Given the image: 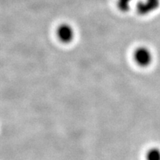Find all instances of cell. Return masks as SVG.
Listing matches in <instances>:
<instances>
[{
	"mask_svg": "<svg viewBox=\"0 0 160 160\" xmlns=\"http://www.w3.org/2000/svg\"><path fill=\"white\" fill-rule=\"evenodd\" d=\"M57 36L62 42L70 43L74 38V29L68 23H62L57 27Z\"/></svg>",
	"mask_w": 160,
	"mask_h": 160,
	"instance_id": "6da1fadb",
	"label": "cell"
},
{
	"mask_svg": "<svg viewBox=\"0 0 160 160\" xmlns=\"http://www.w3.org/2000/svg\"><path fill=\"white\" fill-rule=\"evenodd\" d=\"M135 62L141 67H148L152 61L151 51L145 47H139L136 49L133 53Z\"/></svg>",
	"mask_w": 160,
	"mask_h": 160,
	"instance_id": "7a4b0ae2",
	"label": "cell"
},
{
	"mask_svg": "<svg viewBox=\"0 0 160 160\" xmlns=\"http://www.w3.org/2000/svg\"><path fill=\"white\" fill-rule=\"evenodd\" d=\"M146 160H160V149L158 148H151L147 151Z\"/></svg>",
	"mask_w": 160,
	"mask_h": 160,
	"instance_id": "3957f363",
	"label": "cell"
}]
</instances>
